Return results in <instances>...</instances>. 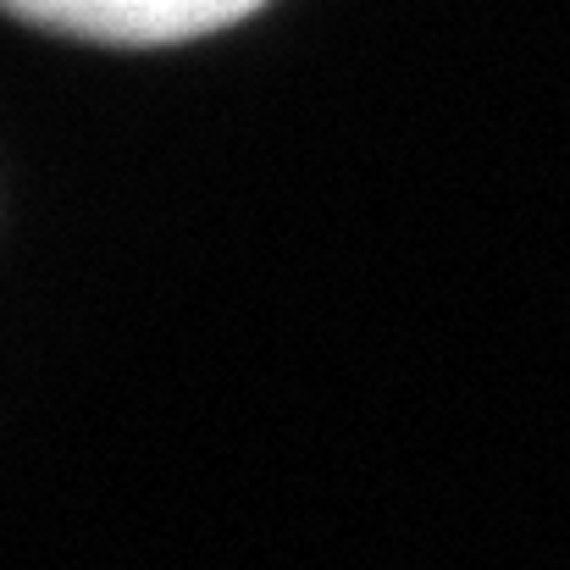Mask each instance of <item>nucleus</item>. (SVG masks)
Returning a JSON list of instances; mask_svg holds the SVG:
<instances>
[{
    "label": "nucleus",
    "mask_w": 570,
    "mask_h": 570,
    "mask_svg": "<svg viewBox=\"0 0 570 570\" xmlns=\"http://www.w3.org/2000/svg\"><path fill=\"white\" fill-rule=\"evenodd\" d=\"M11 17L95 45H184L255 17L266 0H0Z\"/></svg>",
    "instance_id": "1"
}]
</instances>
